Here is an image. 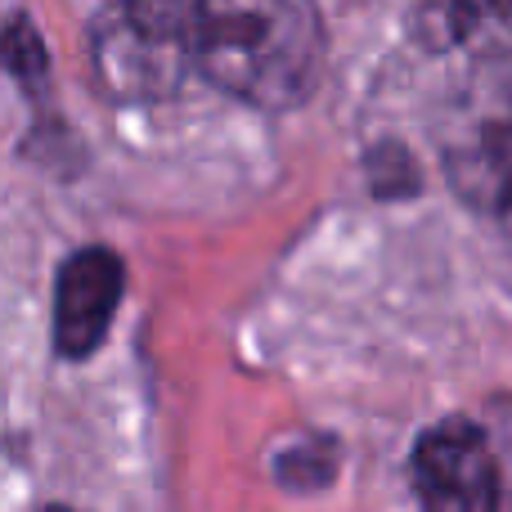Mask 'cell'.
Masks as SVG:
<instances>
[{
    "label": "cell",
    "mask_w": 512,
    "mask_h": 512,
    "mask_svg": "<svg viewBox=\"0 0 512 512\" xmlns=\"http://www.w3.org/2000/svg\"><path fill=\"white\" fill-rule=\"evenodd\" d=\"M122 261L104 248L77 252L59 274V297H54V342L63 355L86 360L108 337L113 310L122 301Z\"/></svg>",
    "instance_id": "obj_4"
},
{
    "label": "cell",
    "mask_w": 512,
    "mask_h": 512,
    "mask_svg": "<svg viewBox=\"0 0 512 512\" xmlns=\"http://www.w3.org/2000/svg\"><path fill=\"white\" fill-rule=\"evenodd\" d=\"M414 495L423 512H504V481L486 432L468 418L427 427L414 445Z\"/></svg>",
    "instance_id": "obj_3"
},
{
    "label": "cell",
    "mask_w": 512,
    "mask_h": 512,
    "mask_svg": "<svg viewBox=\"0 0 512 512\" xmlns=\"http://www.w3.org/2000/svg\"><path fill=\"white\" fill-rule=\"evenodd\" d=\"M194 0H117L90 27V68L108 99L149 104L185 86Z\"/></svg>",
    "instance_id": "obj_2"
},
{
    "label": "cell",
    "mask_w": 512,
    "mask_h": 512,
    "mask_svg": "<svg viewBox=\"0 0 512 512\" xmlns=\"http://www.w3.org/2000/svg\"><path fill=\"white\" fill-rule=\"evenodd\" d=\"M45 512H68V508H45Z\"/></svg>",
    "instance_id": "obj_7"
},
{
    "label": "cell",
    "mask_w": 512,
    "mask_h": 512,
    "mask_svg": "<svg viewBox=\"0 0 512 512\" xmlns=\"http://www.w3.org/2000/svg\"><path fill=\"white\" fill-rule=\"evenodd\" d=\"M0 59H5L9 72H14V77H23L27 86H36V81L45 77V68H50L45 45L36 41V32H32V23H27V18H14V23L5 27V36H0Z\"/></svg>",
    "instance_id": "obj_5"
},
{
    "label": "cell",
    "mask_w": 512,
    "mask_h": 512,
    "mask_svg": "<svg viewBox=\"0 0 512 512\" xmlns=\"http://www.w3.org/2000/svg\"><path fill=\"white\" fill-rule=\"evenodd\" d=\"M189 59L234 99L283 113L319 86L324 23L315 0H194Z\"/></svg>",
    "instance_id": "obj_1"
},
{
    "label": "cell",
    "mask_w": 512,
    "mask_h": 512,
    "mask_svg": "<svg viewBox=\"0 0 512 512\" xmlns=\"http://www.w3.org/2000/svg\"><path fill=\"white\" fill-rule=\"evenodd\" d=\"M328 472H333V445L328 441H310V450H292L288 459H279V477L283 486H297V490H310V486H324Z\"/></svg>",
    "instance_id": "obj_6"
}]
</instances>
